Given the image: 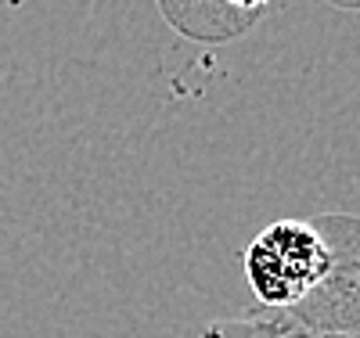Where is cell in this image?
<instances>
[{
    "mask_svg": "<svg viewBox=\"0 0 360 338\" xmlns=\"http://www.w3.org/2000/svg\"><path fill=\"white\" fill-rule=\"evenodd\" d=\"M314 223L328 241L332 263L324 278L307 292V299L278 317L324 331H360V216L328 212Z\"/></svg>",
    "mask_w": 360,
    "mask_h": 338,
    "instance_id": "2",
    "label": "cell"
},
{
    "mask_svg": "<svg viewBox=\"0 0 360 338\" xmlns=\"http://www.w3.org/2000/svg\"><path fill=\"white\" fill-rule=\"evenodd\" d=\"M266 8H270V0H195L191 11L184 18H176L173 25L180 33L205 40V25H234V33H242Z\"/></svg>",
    "mask_w": 360,
    "mask_h": 338,
    "instance_id": "3",
    "label": "cell"
},
{
    "mask_svg": "<svg viewBox=\"0 0 360 338\" xmlns=\"http://www.w3.org/2000/svg\"><path fill=\"white\" fill-rule=\"evenodd\" d=\"M278 324H281V338H360V331H324V327L292 324L285 317H278Z\"/></svg>",
    "mask_w": 360,
    "mask_h": 338,
    "instance_id": "5",
    "label": "cell"
},
{
    "mask_svg": "<svg viewBox=\"0 0 360 338\" xmlns=\"http://www.w3.org/2000/svg\"><path fill=\"white\" fill-rule=\"evenodd\" d=\"M332 252L314 220H278L263 227L245 249V278L259 306L292 310L324 278Z\"/></svg>",
    "mask_w": 360,
    "mask_h": 338,
    "instance_id": "1",
    "label": "cell"
},
{
    "mask_svg": "<svg viewBox=\"0 0 360 338\" xmlns=\"http://www.w3.org/2000/svg\"><path fill=\"white\" fill-rule=\"evenodd\" d=\"M180 338H281L278 313L266 317H213L180 331Z\"/></svg>",
    "mask_w": 360,
    "mask_h": 338,
    "instance_id": "4",
    "label": "cell"
}]
</instances>
